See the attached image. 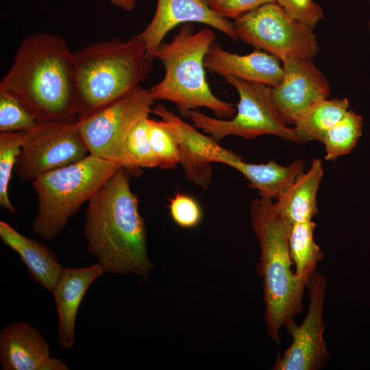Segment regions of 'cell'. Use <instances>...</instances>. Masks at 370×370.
<instances>
[{"instance_id":"6da1fadb","label":"cell","mask_w":370,"mask_h":370,"mask_svg":"<svg viewBox=\"0 0 370 370\" xmlns=\"http://www.w3.org/2000/svg\"><path fill=\"white\" fill-rule=\"evenodd\" d=\"M129 172L119 168L88 201L84 234L104 273L147 278L153 268L147 231Z\"/></svg>"},{"instance_id":"7a4b0ae2","label":"cell","mask_w":370,"mask_h":370,"mask_svg":"<svg viewBox=\"0 0 370 370\" xmlns=\"http://www.w3.org/2000/svg\"><path fill=\"white\" fill-rule=\"evenodd\" d=\"M0 90L18 99L38 122L76 120L74 53L58 35L29 36L20 44Z\"/></svg>"},{"instance_id":"3957f363","label":"cell","mask_w":370,"mask_h":370,"mask_svg":"<svg viewBox=\"0 0 370 370\" xmlns=\"http://www.w3.org/2000/svg\"><path fill=\"white\" fill-rule=\"evenodd\" d=\"M251 225L260 248L257 270L262 279L264 321L271 341L280 343V330L302 310L308 278L292 270L288 236L292 224L275 208L273 199H254L249 208Z\"/></svg>"},{"instance_id":"277c9868","label":"cell","mask_w":370,"mask_h":370,"mask_svg":"<svg viewBox=\"0 0 370 370\" xmlns=\"http://www.w3.org/2000/svg\"><path fill=\"white\" fill-rule=\"evenodd\" d=\"M78 117L87 116L140 86L152 59L136 35L92 43L74 53Z\"/></svg>"},{"instance_id":"5b68a950","label":"cell","mask_w":370,"mask_h":370,"mask_svg":"<svg viewBox=\"0 0 370 370\" xmlns=\"http://www.w3.org/2000/svg\"><path fill=\"white\" fill-rule=\"evenodd\" d=\"M215 40L212 29L195 30L193 25L185 23L169 42H162L154 58L162 62L165 73L149 89L153 99L174 103L178 110L206 108L218 118L233 117V105L217 97L206 77L204 58Z\"/></svg>"},{"instance_id":"8992f818","label":"cell","mask_w":370,"mask_h":370,"mask_svg":"<svg viewBox=\"0 0 370 370\" xmlns=\"http://www.w3.org/2000/svg\"><path fill=\"white\" fill-rule=\"evenodd\" d=\"M121 166L90 154L76 162L47 171L32 182L38 195L33 232L55 238L69 219Z\"/></svg>"},{"instance_id":"52a82bcc","label":"cell","mask_w":370,"mask_h":370,"mask_svg":"<svg viewBox=\"0 0 370 370\" xmlns=\"http://www.w3.org/2000/svg\"><path fill=\"white\" fill-rule=\"evenodd\" d=\"M224 79L239 96L237 111L233 117L213 118L197 109L178 111L189 119L195 127L218 142L230 136L253 139L271 135L297 143L294 128L288 127L276 108L271 86L247 82L233 76Z\"/></svg>"},{"instance_id":"ba28073f","label":"cell","mask_w":370,"mask_h":370,"mask_svg":"<svg viewBox=\"0 0 370 370\" xmlns=\"http://www.w3.org/2000/svg\"><path fill=\"white\" fill-rule=\"evenodd\" d=\"M149 90L138 86L97 111L78 117L79 134L89 154L125 168L131 176L141 171L133 166L125 151L126 139L134 126L149 117L154 103Z\"/></svg>"},{"instance_id":"9c48e42d","label":"cell","mask_w":370,"mask_h":370,"mask_svg":"<svg viewBox=\"0 0 370 370\" xmlns=\"http://www.w3.org/2000/svg\"><path fill=\"white\" fill-rule=\"evenodd\" d=\"M237 39L277 57L282 62L313 58L319 45L312 29L290 17L276 3H269L232 23Z\"/></svg>"},{"instance_id":"30bf717a","label":"cell","mask_w":370,"mask_h":370,"mask_svg":"<svg viewBox=\"0 0 370 370\" xmlns=\"http://www.w3.org/2000/svg\"><path fill=\"white\" fill-rule=\"evenodd\" d=\"M77 119L38 122L34 128L27 131L14 166L15 173L21 180L32 182L47 171L76 162L89 155Z\"/></svg>"},{"instance_id":"8fae6325","label":"cell","mask_w":370,"mask_h":370,"mask_svg":"<svg viewBox=\"0 0 370 370\" xmlns=\"http://www.w3.org/2000/svg\"><path fill=\"white\" fill-rule=\"evenodd\" d=\"M306 287L309 297L307 314L300 325L293 321L285 328L293 341L282 356H277L273 370H319L329 362L330 355L323 338L326 279L315 270Z\"/></svg>"},{"instance_id":"7c38bea8","label":"cell","mask_w":370,"mask_h":370,"mask_svg":"<svg viewBox=\"0 0 370 370\" xmlns=\"http://www.w3.org/2000/svg\"><path fill=\"white\" fill-rule=\"evenodd\" d=\"M151 112L159 116L174 135L186 179L207 189L212 181L211 164H224L234 152L223 148L210 136L201 133L162 104L156 106Z\"/></svg>"},{"instance_id":"4fadbf2b","label":"cell","mask_w":370,"mask_h":370,"mask_svg":"<svg viewBox=\"0 0 370 370\" xmlns=\"http://www.w3.org/2000/svg\"><path fill=\"white\" fill-rule=\"evenodd\" d=\"M282 63L283 76L279 84L271 88V94L284 122L293 125L312 104L329 97L330 84L312 58L290 59Z\"/></svg>"},{"instance_id":"5bb4252c","label":"cell","mask_w":370,"mask_h":370,"mask_svg":"<svg viewBox=\"0 0 370 370\" xmlns=\"http://www.w3.org/2000/svg\"><path fill=\"white\" fill-rule=\"evenodd\" d=\"M190 23L207 25L237 40L233 23L214 12L204 0H158L152 19L136 36L153 60L155 51L166 34L179 25Z\"/></svg>"},{"instance_id":"9a60e30c","label":"cell","mask_w":370,"mask_h":370,"mask_svg":"<svg viewBox=\"0 0 370 370\" xmlns=\"http://www.w3.org/2000/svg\"><path fill=\"white\" fill-rule=\"evenodd\" d=\"M281 63L277 57L264 51L256 49L247 55H238L225 51L215 42L204 58L205 68L211 73L271 88L277 86L282 78Z\"/></svg>"},{"instance_id":"2e32d148","label":"cell","mask_w":370,"mask_h":370,"mask_svg":"<svg viewBox=\"0 0 370 370\" xmlns=\"http://www.w3.org/2000/svg\"><path fill=\"white\" fill-rule=\"evenodd\" d=\"M104 273L97 262L88 267L64 268L52 293L58 317V340L65 348L75 341V319L82 300L90 284Z\"/></svg>"},{"instance_id":"e0dca14e","label":"cell","mask_w":370,"mask_h":370,"mask_svg":"<svg viewBox=\"0 0 370 370\" xmlns=\"http://www.w3.org/2000/svg\"><path fill=\"white\" fill-rule=\"evenodd\" d=\"M45 338L31 324L17 322L0 332V363L3 370H39L49 356Z\"/></svg>"},{"instance_id":"ac0fdd59","label":"cell","mask_w":370,"mask_h":370,"mask_svg":"<svg viewBox=\"0 0 370 370\" xmlns=\"http://www.w3.org/2000/svg\"><path fill=\"white\" fill-rule=\"evenodd\" d=\"M0 237L18 254L29 276L52 293L64 270L54 253L42 243L24 236L3 221H0Z\"/></svg>"},{"instance_id":"d6986e66","label":"cell","mask_w":370,"mask_h":370,"mask_svg":"<svg viewBox=\"0 0 370 370\" xmlns=\"http://www.w3.org/2000/svg\"><path fill=\"white\" fill-rule=\"evenodd\" d=\"M323 176V163L315 158L306 172L278 195L273 202L276 210L291 224L312 220L318 213L317 195Z\"/></svg>"},{"instance_id":"ffe728a7","label":"cell","mask_w":370,"mask_h":370,"mask_svg":"<svg viewBox=\"0 0 370 370\" xmlns=\"http://www.w3.org/2000/svg\"><path fill=\"white\" fill-rule=\"evenodd\" d=\"M225 164L243 174L249 182V186L256 189L260 197L275 199L300 173L304 171V162L297 160L283 166L274 160L267 163L254 164L243 161L236 153Z\"/></svg>"},{"instance_id":"44dd1931","label":"cell","mask_w":370,"mask_h":370,"mask_svg":"<svg viewBox=\"0 0 370 370\" xmlns=\"http://www.w3.org/2000/svg\"><path fill=\"white\" fill-rule=\"evenodd\" d=\"M349 107L346 98H327L312 104L293 124L297 143L320 142L325 133L344 117Z\"/></svg>"},{"instance_id":"7402d4cb","label":"cell","mask_w":370,"mask_h":370,"mask_svg":"<svg viewBox=\"0 0 370 370\" xmlns=\"http://www.w3.org/2000/svg\"><path fill=\"white\" fill-rule=\"evenodd\" d=\"M316 224L312 220L293 223L288 236L289 253L295 273L308 278L316 269L324 254L314 239Z\"/></svg>"},{"instance_id":"603a6c76","label":"cell","mask_w":370,"mask_h":370,"mask_svg":"<svg viewBox=\"0 0 370 370\" xmlns=\"http://www.w3.org/2000/svg\"><path fill=\"white\" fill-rule=\"evenodd\" d=\"M362 117L349 109L342 119L325 133L320 141L325 146V159L334 160L352 151L362 136Z\"/></svg>"},{"instance_id":"cb8c5ba5","label":"cell","mask_w":370,"mask_h":370,"mask_svg":"<svg viewBox=\"0 0 370 370\" xmlns=\"http://www.w3.org/2000/svg\"><path fill=\"white\" fill-rule=\"evenodd\" d=\"M27 131L0 133V205L11 214L16 212L8 195L12 171L25 140Z\"/></svg>"},{"instance_id":"d4e9b609","label":"cell","mask_w":370,"mask_h":370,"mask_svg":"<svg viewBox=\"0 0 370 370\" xmlns=\"http://www.w3.org/2000/svg\"><path fill=\"white\" fill-rule=\"evenodd\" d=\"M148 135L157 167L171 169L180 164L177 142L173 133L162 121L149 118Z\"/></svg>"},{"instance_id":"484cf974","label":"cell","mask_w":370,"mask_h":370,"mask_svg":"<svg viewBox=\"0 0 370 370\" xmlns=\"http://www.w3.org/2000/svg\"><path fill=\"white\" fill-rule=\"evenodd\" d=\"M149 117L139 121L129 134L125 144V154L137 170L157 167L148 135Z\"/></svg>"},{"instance_id":"4316f807","label":"cell","mask_w":370,"mask_h":370,"mask_svg":"<svg viewBox=\"0 0 370 370\" xmlns=\"http://www.w3.org/2000/svg\"><path fill=\"white\" fill-rule=\"evenodd\" d=\"M37 120L15 97L0 90V132L29 131Z\"/></svg>"},{"instance_id":"83f0119b","label":"cell","mask_w":370,"mask_h":370,"mask_svg":"<svg viewBox=\"0 0 370 370\" xmlns=\"http://www.w3.org/2000/svg\"><path fill=\"white\" fill-rule=\"evenodd\" d=\"M169 210L173 221L182 227H194L201 221V209L190 196L177 193L171 199Z\"/></svg>"},{"instance_id":"f1b7e54d","label":"cell","mask_w":370,"mask_h":370,"mask_svg":"<svg viewBox=\"0 0 370 370\" xmlns=\"http://www.w3.org/2000/svg\"><path fill=\"white\" fill-rule=\"evenodd\" d=\"M292 18L313 29L323 18L321 6L314 0H276Z\"/></svg>"},{"instance_id":"f546056e","label":"cell","mask_w":370,"mask_h":370,"mask_svg":"<svg viewBox=\"0 0 370 370\" xmlns=\"http://www.w3.org/2000/svg\"><path fill=\"white\" fill-rule=\"evenodd\" d=\"M207 5L220 16L236 19L242 15L276 0H204Z\"/></svg>"},{"instance_id":"4dcf8cb0","label":"cell","mask_w":370,"mask_h":370,"mask_svg":"<svg viewBox=\"0 0 370 370\" xmlns=\"http://www.w3.org/2000/svg\"><path fill=\"white\" fill-rule=\"evenodd\" d=\"M69 367L60 359L49 357L43 362L39 370H68Z\"/></svg>"},{"instance_id":"1f68e13d","label":"cell","mask_w":370,"mask_h":370,"mask_svg":"<svg viewBox=\"0 0 370 370\" xmlns=\"http://www.w3.org/2000/svg\"><path fill=\"white\" fill-rule=\"evenodd\" d=\"M115 6L127 12H130L134 9L136 5V0H108Z\"/></svg>"},{"instance_id":"d6a6232c","label":"cell","mask_w":370,"mask_h":370,"mask_svg":"<svg viewBox=\"0 0 370 370\" xmlns=\"http://www.w3.org/2000/svg\"><path fill=\"white\" fill-rule=\"evenodd\" d=\"M368 26H369V32H370V19H369V23H368Z\"/></svg>"}]
</instances>
